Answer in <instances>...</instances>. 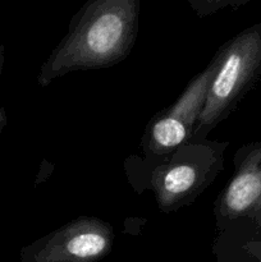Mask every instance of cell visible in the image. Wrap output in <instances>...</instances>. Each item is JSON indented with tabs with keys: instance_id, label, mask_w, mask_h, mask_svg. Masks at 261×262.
<instances>
[{
	"instance_id": "cell-1",
	"label": "cell",
	"mask_w": 261,
	"mask_h": 262,
	"mask_svg": "<svg viewBox=\"0 0 261 262\" xmlns=\"http://www.w3.org/2000/svg\"><path fill=\"white\" fill-rule=\"evenodd\" d=\"M141 0H87L63 40L41 68L42 86L69 72L109 68L132 50L140 26Z\"/></svg>"
},
{
	"instance_id": "cell-2",
	"label": "cell",
	"mask_w": 261,
	"mask_h": 262,
	"mask_svg": "<svg viewBox=\"0 0 261 262\" xmlns=\"http://www.w3.org/2000/svg\"><path fill=\"white\" fill-rule=\"evenodd\" d=\"M206 101L191 142L202 138L234 110L261 77V22L241 31L216 53Z\"/></svg>"
},
{
	"instance_id": "cell-3",
	"label": "cell",
	"mask_w": 261,
	"mask_h": 262,
	"mask_svg": "<svg viewBox=\"0 0 261 262\" xmlns=\"http://www.w3.org/2000/svg\"><path fill=\"white\" fill-rule=\"evenodd\" d=\"M235 171L217 201V225L261 250V141L235 154Z\"/></svg>"
},
{
	"instance_id": "cell-4",
	"label": "cell",
	"mask_w": 261,
	"mask_h": 262,
	"mask_svg": "<svg viewBox=\"0 0 261 262\" xmlns=\"http://www.w3.org/2000/svg\"><path fill=\"white\" fill-rule=\"evenodd\" d=\"M224 147L214 151L201 141L173 151L171 160L154 178L160 209L170 211L199 194L222 169Z\"/></svg>"
},
{
	"instance_id": "cell-5",
	"label": "cell",
	"mask_w": 261,
	"mask_h": 262,
	"mask_svg": "<svg viewBox=\"0 0 261 262\" xmlns=\"http://www.w3.org/2000/svg\"><path fill=\"white\" fill-rule=\"evenodd\" d=\"M212 73L214 61L192 79L182 96L168 110H164L153 120L145 140L148 151L166 155L184 143L191 142L206 101Z\"/></svg>"
},
{
	"instance_id": "cell-6",
	"label": "cell",
	"mask_w": 261,
	"mask_h": 262,
	"mask_svg": "<svg viewBox=\"0 0 261 262\" xmlns=\"http://www.w3.org/2000/svg\"><path fill=\"white\" fill-rule=\"evenodd\" d=\"M113 228L95 217H78L46 235L33 253L35 262H94L112 247Z\"/></svg>"
},
{
	"instance_id": "cell-7",
	"label": "cell",
	"mask_w": 261,
	"mask_h": 262,
	"mask_svg": "<svg viewBox=\"0 0 261 262\" xmlns=\"http://www.w3.org/2000/svg\"><path fill=\"white\" fill-rule=\"evenodd\" d=\"M250 2L251 0H188L192 10L199 17H207V15L214 14L217 10L228 7L238 9Z\"/></svg>"
}]
</instances>
